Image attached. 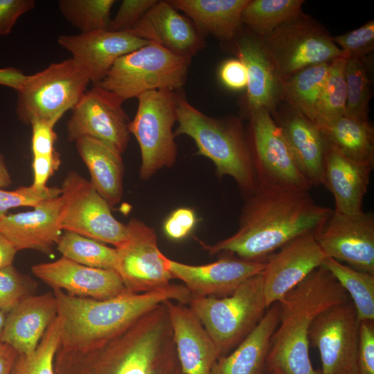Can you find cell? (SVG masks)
<instances>
[{"label":"cell","instance_id":"cell-50","mask_svg":"<svg viewBox=\"0 0 374 374\" xmlns=\"http://www.w3.org/2000/svg\"><path fill=\"white\" fill-rule=\"evenodd\" d=\"M28 75L14 67L0 68V85L10 87L17 92L24 86Z\"/></svg>","mask_w":374,"mask_h":374},{"label":"cell","instance_id":"cell-24","mask_svg":"<svg viewBox=\"0 0 374 374\" xmlns=\"http://www.w3.org/2000/svg\"><path fill=\"white\" fill-rule=\"evenodd\" d=\"M164 303L182 371L184 374H211L220 357L214 341L189 307L172 300Z\"/></svg>","mask_w":374,"mask_h":374},{"label":"cell","instance_id":"cell-31","mask_svg":"<svg viewBox=\"0 0 374 374\" xmlns=\"http://www.w3.org/2000/svg\"><path fill=\"white\" fill-rule=\"evenodd\" d=\"M316 125L328 145L355 163L373 168L374 130L368 121L342 116Z\"/></svg>","mask_w":374,"mask_h":374},{"label":"cell","instance_id":"cell-16","mask_svg":"<svg viewBox=\"0 0 374 374\" xmlns=\"http://www.w3.org/2000/svg\"><path fill=\"white\" fill-rule=\"evenodd\" d=\"M123 103L115 94L93 85L73 108L67 123L69 140L91 137L123 153L130 139V121Z\"/></svg>","mask_w":374,"mask_h":374},{"label":"cell","instance_id":"cell-54","mask_svg":"<svg viewBox=\"0 0 374 374\" xmlns=\"http://www.w3.org/2000/svg\"><path fill=\"white\" fill-rule=\"evenodd\" d=\"M6 315L7 314L0 311V342H1V338L3 334L6 319Z\"/></svg>","mask_w":374,"mask_h":374},{"label":"cell","instance_id":"cell-44","mask_svg":"<svg viewBox=\"0 0 374 374\" xmlns=\"http://www.w3.org/2000/svg\"><path fill=\"white\" fill-rule=\"evenodd\" d=\"M359 374H374V321L359 323L357 349Z\"/></svg>","mask_w":374,"mask_h":374},{"label":"cell","instance_id":"cell-52","mask_svg":"<svg viewBox=\"0 0 374 374\" xmlns=\"http://www.w3.org/2000/svg\"><path fill=\"white\" fill-rule=\"evenodd\" d=\"M17 251L14 246L0 234V269L12 265Z\"/></svg>","mask_w":374,"mask_h":374},{"label":"cell","instance_id":"cell-48","mask_svg":"<svg viewBox=\"0 0 374 374\" xmlns=\"http://www.w3.org/2000/svg\"><path fill=\"white\" fill-rule=\"evenodd\" d=\"M219 77L222 83L231 90H241L247 87V69L238 57L228 59L222 64Z\"/></svg>","mask_w":374,"mask_h":374},{"label":"cell","instance_id":"cell-36","mask_svg":"<svg viewBox=\"0 0 374 374\" xmlns=\"http://www.w3.org/2000/svg\"><path fill=\"white\" fill-rule=\"evenodd\" d=\"M114 0H60L62 15L81 33L107 30Z\"/></svg>","mask_w":374,"mask_h":374},{"label":"cell","instance_id":"cell-25","mask_svg":"<svg viewBox=\"0 0 374 374\" xmlns=\"http://www.w3.org/2000/svg\"><path fill=\"white\" fill-rule=\"evenodd\" d=\"M57 315L53 293L29 295L7 314L1 342L19 355H30Z\"/></svg>","mask_w":374,"mask_h":374},{"label":"cell","instance_id":"cell-49","mask_svg":"<svg viewBox=\"0 0 374 374\" xmlns=\"http://www.w3.org/2000/svg\"><path fill=\"white\" fill-rule=\"evenodd\" d=\"M60 164V159L57 152L51 155L33 157L32 185L37 188H46L49 177L58 169Z\"/></svg>","mask_w":374,"mask_h":374},{"label":"cell","instance_id":"cell-43","mask_svg":"<svg viewBox=\"0 0 374 374\" xmlns=\"http://www.w3.org/2000/svg\"><path fill=\"white\" fill-rule=\"evenodd\" d=\"M158 0H124L107 30L121 32L131 29Z\"/></svg>","mask_w":374,"mask_h":374},{"label":"cell","instance_id":"cell-20","mask_svg":"<svg viewBox=\"0 0 374 374\" xmlns=\"http://www.w3.org/2000/svg\"><path fill=\"white\" fill-rule=\"evenodd\" d=\"M32 272L53 289L72 296L103 300L127 292L116 271L85 266L63 256L35 265Z\"/></svg>","mask_w":374,"mask_h":374},{"label":"cell","instance_id":"cell-51","mask_svg":"<svg viewBox=\"0 0 374 374\" xmlns=\"http://www.w3.org/2000/svg\"><path fill=\"white\" fill-rule=\"evenodd\" d=\"M18 355L12 346L0 342V374H12Z\"/></svg>","mask_w":374,"mask_h":374},{"label":"cell","instance_id":"cell-28","mask_svg":"<svg viewBox=\"0 0 374 374\" xmlns=\"http://www.w3.org/2000/svg\"><path fill=\"white\" fill-rule=\"evenodd\" d=\"M279 305H270L254 330L231 352L220 357L211 374H269L267 357L278 322Z\"/></svg>","mask_w":374,"mask_h":374},{"label":"cell","instance_id":"cell-9","mask_svg":"<svg viewBox=\"0 0 374 374\" xmlns=\"http://www.w3.org/2000/svg\"><path fill=\"white\" fill-rule=\"evenodd\" d=\"M137 98V110L129 123V131L141 150L140 176L147 179L162 168L172 166L176 161L177 145L172 131L177 118L176 93L168 89L152 90Z\"/></svg>","mask_w":374,"mask_h":374},{"label":"cell","instance_id":"cell-7","mask_svg":"<svg viewBox=\"0 0 374 374\" xmlns=\"http://www.w3.org/2000/svg\"><path fill=\"white\" fill-rule=\"evenodd\" d=\"M190 60L150 42L118 58L97 85L123 102L152 90L174 91L185 84Z\"/></svg>","mask_w":374,"mask_h":374},{"label":"cell","instance_id":"cell-39","mask_svg":"<svg viewBox=\"0 0 374 374\" xmlns=\"http://www.w3.org/2000/svg\"><path fill=\"white\" fill-rule=\"evenodd\" d=\"M346 103L344 116L368 121L370 80L362 60L347 59L345 66Z\"/></svg>","mask_w":374,"mask_h":374},{"label":"cell","instance_id":"cell-42","mask_svg":"<svg viewBox=\"0 0 374 374\" xmlns=\"http://www.w3.org/2000/svg\"><path fill=\"white\" fill-rule=\"evenodd\" d=\"M334 43L342 51L346 59L362 60L374 48V21L344 35L332 37Z\"/></svg>","mask_w":374,"mask_h":374},{"label":"cell","instance_id":"cell-53","mask_svg":"<svg viewBox=\"0 0 374 374\" xmlns=\"http://www.w3.org/2000/svg\"><path fill=\"white\" fill-rule=\"evenodd\" d=\"M11 184V179L8 170L5 166L3 157L0 154V188L8 186Z\"/></svg>","mask_w":374,"mask_h":374},{"label":"cell","instance_id":"cell-21","mask_svg":"<svg viewBox=\"0 0 374 374\" xmlns=\"http://www.w3.org/2000/svg\"><path fill=\"white\" fill-rule=\"evenodd\" d=\"M127 32L189 59L205 46L204 36L192 21L181 15L168 1H158Z\"/></svg>","mask_w":374,"mask_h":374},{"label":"cell","instance_id":"cell-4","mask_svg":"<svg viewBox=\"0 0 374 374\" xmlns=\"http://www.w3.org/2000/svg\"><path fill=\"white\" fill-rule=\"evenodd\" d=\"M65 352L84 361L80 374H172L179 364L164 301L100 345Z\"/></svg>","mask_w":374,"mask_h":374},{"label":"cell","instance_id":"cell-34","mask_svg":"<svg viewBox=\"0 0 374 374\" xmlns=\"http://www.w3.org/2000/svg\"><path fill=\"white\" fill-rule=\"evenodd\" d=\"M303 0H249L242 13V23L262 38L302 13Z\"/></svg>","mask_w":374,"mask_h":374},{"label":"cell","instance_id":"cell-8","mask_svg":"<svg viewBox=\"0 0 374 374\" xmlns=\"http://www.w3.org/2000/svg\"><path fill=\"white\" fill-rule=\"evenodd\" d=\"M86 71L73 59L52 63L33 75L19 91L16 111L21 121L55 124L79 102L90 82Z\"/></svg>","mask_w":374,"mask_h":374},{"label":"cell","instance_id":"cell-2","mask_svg":"<svg viewBox=\"0 0 374 374\" xmlns=\"http://www.w3.org/2000/svg\"><path fill=\"white\" fill-rule=\"evenodd\" d=\"M53 290L62 321L58 350L71 352L86 351L107 341L166 300L186 305L192 298L184 285L176 284L149 292H127L103 300Z\"/></svg>","mask_w":374,"mask_h":374},{"label":"cell","instance_id":"cell-29","mask_svg":"<svg viewBox=\"0 0 374 374\" xmlns=\"http://www.w3.org/2000/svg\"><path fill=\"white\" fill-rule=\"evenodd\" d=\"M170 3L184 12L199 32L229 42L240 29L242 11L249 0H171Z\"/></svg>","mask_w":374,"mask_h":374},{"label":"cell","instance_id":"cell-15","mask_svg":"<svg viewBox=\"0 0 374 374\" xmlns=\"http://www.w3.org/2000/svg\"><path fill=\"white\" fill-rule=\"evenodd\" d=\"M314 237L326 258L374 275V216L332 211Z\"/></svg>","mask_w":374,"mask_h":374},{"label":"cell","instance_id":"cell-26","mask_svg":"<svg viewBox=\"0 0 374 374\" xmlns=\"http://www.w3.org/2000/svg\"><path fill=\"white\" fill-rule=\"evenodd\" d=\"M372 170L348 159L326 143L323 185L334 197L335 211L348 215L363 211Z\"/></svg>","mask_w":374,"mask_h":374},{"label":"cell","instance_id":"cell-27","mask_svg":"<svg viewBox=\"0 0 374 374\" xmlns=\"http://www.w3.org/2000/svg\"><path fill=\"white\" fill-rule=\"evenodd\" d=\"M277 125L311 186L323 184L326 143L318 126L295 109L281 118Z\"/></svg>","mask_w":374,"mask_h":374},{"label":"cell","instance_id":"cell-38","mask_svg":"<svg viewBox=\"0 0 374 374\" xmlns=\"http://www.w3.org/2000/svg\"><path fill=\"white\" fill-rule=\"evenodd\" d=\"M62 321L54 319L30 355H18L12 374H55L54 360L59 348Z\"/></svg>","mask_w":374,"mask_h":374},{"label":"cell","instance_id":"cell-45","mask_svg":"<svg viewBox=\"0 0 374 374\" xmlns=\"http://www.w3.org/2000/svg\"><path fill=\"white\" fill-rule=\"evenodd\" d=\"M32 126L31 148L33 157L51 155L55 152L54 145L57 139L54 131L55 123L35 120Z\"/></svg>","mask_w":374,"mask_h":374},{"label":"cell","instance_id":"cell-5","mask_svg":"<svg viewBox=\"0 0 374 374\" xmlns=\"http://www.w3.org/2000/svg\"><path fill=\"white\" fill-rule=\"evenodd\" d=\"M176 100L178 127L175 136L192 138L198 154L213 162L219 177H233L246 196L251 194L258 183L250 146L240 123L206 115L181 93H176Z\"/></svg>","mask_w":374,"mask_h":374},{"label":"cell","instance_id":"cell-10","mask_svg":"<svg viewBox=\"0 0 374 374\" xmlns=\"http://www.w3.org/2000/svg\"><path fill=\"white\" fill-rule=\"evenodd\" d=\"M262 39L283 81L308 66L345 57L328 31L303 13Z\"/></svg>","mask_w":374,"mask_h":374},{"label":"cell","instance_id":"cell-12","mask_svg":"<svg viewBox=\"0 0 374 374\" xmlns=\"http://www.w3.org/2000/svg\"><path fill=\"white\" fill-rule=\"evenodd\" d=\"M250 150L258 184L308 191L312 186L271 113L265 109L250 112Z\"/></svg>","mask_w":374,"mask_h":374},{"label":"cell","instance_id":"cell-35","mask_svg":"<svg viewBox=\"0 0 374 374\" xmlns=\"http://www.w3.org/2000/svg\"><path fill=\"white\" fill-rule=\"evenodd\" d=\"M63 257L79 264L99 269L116 270L117 251L103 242L64 231L57 243Z\"/></svg>","mask_w":374,"mask_h":374},{"label":"cell","instance_id":"cell-18","mask_svg":"<svg viewBox=\"0 0 374 374\" xmlns=\"http://www.w3.org/2000/svg\"><path fill=\"white\" fill-rule=\"evenodd\" d=\"M217 260L202 265H191L166 258L173 278L183 281L192 296L229 295L249 278L261 273L265 260H247L229 253Z\"/></svg>","mask_w":374,"mask_h":374},{"label":"cell","instance_id":"cell-55","mask_svg":"<svg viewBox=\"0 0 374 374\" xmlns=\"http://www.w3.org/2000/svg\"><path fill=\"white\" fill-rule=\"evenodd\" d=\"M172 374H184V372L182 371L181 367H180L179 364L175 368V369L174 370V371L172 372Z\"/></svg>","mask_w":374,"mask_h":374},{"label":"cell","instance_id":"cell-11","mask_svg":"<svg viewBox=\"0 0 374 374\" xmlns=\"http://www.w3.org/2000/svg\"><path fill=\"white\" fill-rule=\"evenodd\" d=\"M61 190L64 198L62 230L110 244L115 248L125 242L127 225L113 216L111 206L90 181L71 172L64 180Z\"/></svg>","mask_w":374,"mask_h":374},{"label":"cell","instance_id":"cell-17","mask_svg":"<svg viewBox=\"0 0 374 374\" xmlns=\"http://www.w3.org/2000/svg\"><path fill=\"white\" fill-rule=\"evenodd\" d=\"M325 258L313 232L293 239L269 255L261 272L267 308L321 266Z\"/></svg>","mask_w":374,"mask_h":374},{"label":"cell","instance_id":"cell-56","mask_svg":"<svg viewBox=\"0 0 374 374\" xmlns=\"http://www.w3.org/2000/svg\"><path fill=\"white\" fill-rule=\"evenodd\" d=\"M269 374H285L283 373L281 371H280L279 369H274L272 371H271Z\"/></svg>","mask_w":374,"mask_h":374},{"label":"cell","instance_id":"cell-40","mask_svg":"<svg viewBox=\"0 0 374 374\" xmlns=\"http://www.w3.org/2000/svg\"><path fill=\"white\" fill-rule=\"evenodd\" d=\"M61 188L48 187L37 188L30 185L21 186L14 190H4L0 188V218L6 212L19 206L35 207L40 203L61 195Z\"/></svg>","mask_w":374,"mask_h":374},{"label":"cell","instance_id":"cell-22","mask_svg":"<svg viewBox=\"0 0 374 374\" xmlns=\"http://www.w3.org/2000/svg\"><path fill=\"white\" fill-rule=\"evenodd\" d=\"M64 198L42 202L33 210L6 215L0 218V234L16 249H33L48 253L61 237Z\"/></svg>","mask_w":374,"mask_h":374},{"label":"cell","instance_id":"cell-37","mask_svg":"<svg viewBox=\"0 0 374 374\" xmlns=\"http://www.w3.org/2000/svg\"><path fill=\"white\" fill-rule=\"evenodd\" d=\"M346 60L345 57H339L330 63L318 104L315 124L331 122L344 116L346 103Z\"/></svg>","mask_w":374,"mask_h":374},{"label":"cell","instance_id":"cell-14","mask_svg":"<svg viewBox=\"0 0 374 374\" xmlns=\"http://www.w3.org/2000/svg\"><path fill=\"white\" fill-rule=\"evenodd\" d=\"M127 239L117 251L116 271L127 292L143 293L166 288L172 276L160 251L154 230L137 219L127 224Z\"/></svg>","mask_w":374,"mask_h":374},{"label":"cell","instance_id":"cell-19","mask_svg":"<svg viewBox=\"0 0 374 374\" xmlns=\"http://www.w3.org/2000/svg\"><path fill=\"white\" fill-rule=\"evenodd\" d=\"M57 42L86 71L93 85L103 80L118 58L150 43L127 31L109 30L62 35Z\"/></svg>","mask_w":374,"mask_h":374},{"label":"cell","instance_id":"cell-13","mask_svg":"<svg viewBox=\"0 0 374 374\" xmlns=\"http://www.w3.org/2000/svg\"><path fill=\"white\" fill-rule=\"evenodd\" d=\"M359 323L351 301L332 306L315 319L309 342L319 353V374H359Z\"/></svg>","mask_w":374,"mask_h":374},{"label":"cell","instance_id":"cell-32","mask_svg":"<svg viewBox=\"0 0 374 374\" xmlns=\"http://www.w3.org/2000/svg\"><path fill=\"white\" fill-rule=\"evenodd\" d=\"M330 63L308 66L283 80L284 97L294 109L314 123Z\"/></svg>","mask_w":374,"mask_h":374},{"label":"cell","instance_id":"cell-47","mask_svg":"<svg viewBox=\"0 0 374 374\" xmlns=\"http://www.w3.org/2000/svg\"><path fill=\"white\" fill-rule=\"evenodd\" d=\"M35 6L34 0H0V35H8L17 19Z\"/></svg>","mask_w":374,"mask_h":374},{"label":"cell","instance_id":"cell-3","mask_svg":"<svg viewBox=\"0 0 374 374\" xmlns=\"http://www.w3.org/2000/svg\"><path fill=\"white\" fill-rule=\"evenodd\" d=\"M350 300L335 277L322 265L312 271L277 302L278 325L270 339L267 357L268 373L319 374L309 355V332L326 310Z\"/></svg>","mask_w":374,"mask_h":374},{"label":"cell","instance_id":"cell-46","mask_svg":"<svg viewBox=\"0 0 374 374\" xmlns=\"http://www.w3.org/2000/svg\"><path fill=\"white\" fill-rule=\"evenodd\" d=\"M196 222V215L193 209L179 208L166 220L163 230L166 235L170 239L179 240L190 233Z\"/></svg>","mask_w":374,"mask_h":374},{"label":"cell","instance_id":"cell-1","mask_svg":"<svg viewBox=\"0 0 374 374\" xmlns=\"http://www.w3.org/2000/svg\"><path fill=\"white\" fill-rule=\"evenodd\" d=\"M332 210L317 204L308 191L258 184L247 195L239 228L213 245L210 254L229 253L247 260H265L293 239L314 232Z\"/></svg>","mask_w":374,"mask_h":374},{"label":"cell","instance_id":"cell-23","mask_svg":"<svg viewBox=\"0 0 374 374\" xmlns=\"http://www.w3.org/2000/svg\"><path fill=\"white\" fill-rule=\"evenodd\" d=\"M235 42L238 58L247 69V103L249 112L265 109L271 113L284 98L283 81L263 39L249 30L238 33Z\"/></svg>","mask_w":374,"mask_h":374},{"label":"cell","instance_id":"cell-6","mask_svg":"<svg viewBox=\"0 0 374 374\" xmlns=\"http://www.w3.org/2000/svg\"><path fill=\"white\" fill-rule=\"evenodd\" d=\"M188 304L214 341L220 357L231 352L254 330L268 308L261 273L223 298L192 296Z\"/></svg>","mask_w":374,"mask_h":374},{"label":"cell","instance_id":"cell-30","mask_svg":"<svg viewBox=\"0 0 374 374\" xmlns=\"http://www.w3.org/2000/svg\"><path fill=\"white\" fill-rule=\"evenodd\" d=\"M75 141L90 173V183L110 206L118 204L123 196L124 168L121 154L91 137H81Z\"/></svg>","mask_w":374,"mask_h":374},{"label":"cell","instance_id":"cell-33","mask_svg":"<svg viewBox=\"0 0 374 374\" xmlns=\"http://www.w3.org/2000/svg\"><path fill=\"white\" fill-rule=\"evenodd\" d=\"M348 294L359 321H374V275L330 258L322 263Z\"/></svg>","mask_w":374,"mask_h":374},{"label":"cell","instance_id":"cell-41","mask_svg":"<svg viewBox=\"0 0 374 374\" xmlns=\"http://www.w3.org/2000/svg\"><path fill=\"white\" fill-rule=\"evenodd\" d=\"M29 295V281L12 265L0 269V311L8 314Z\"/></svg>","mask_w":374,"mask_h":374}]
</instances>
